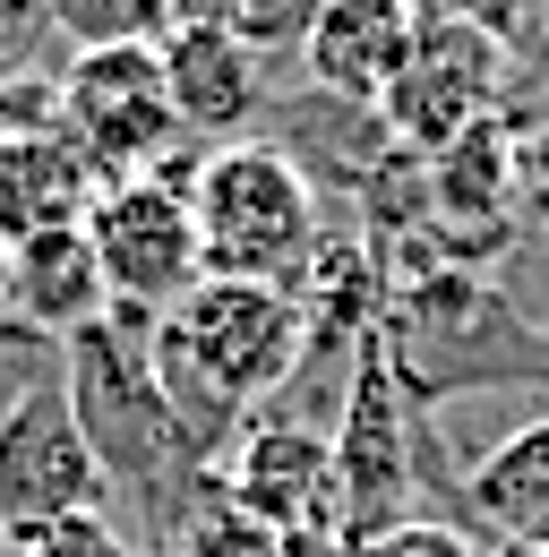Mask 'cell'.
<instances>
[{
    "label": "cell",
    "mask_w": 549,
    "mask_h": 557,
    "mask_svg": "<svg viewBox=\"0 0 549 557\" xmlns=\"http://www.w3.org/2000/svg\"><path fill=\"white\" fill-rule=\"evenodd\" d=\"M44 17L77 52H155L172 35V0H44Z\"/></svg>",
    "instance_id": "obj_16"
},
{
    "label": "cell",
    "mask_w": 549,
    "mask_h": 557,
    "mask_svg": "<svg viewBox=\"0 0 549 557\" xmlns=\"http://www.w3.org/2000/svg\"><path fill=\"white\" fill-rule=\"evenodd\" d=\"M163 86H172V112L190 138H241L267 103V77H258V52H241L232 35L215 26H172L163 44Z\"/></svg>",
    "instance_id": "obj_12"
},
{
    "label": "cell",
    "mask_w": 549,
    "mask_h": 557,
    "mask_svg": "<svg viewBox=\"0 0 549 557\" xmlns=\"http://www.w3.org/2000/svg\"><path fill=\"white\" fill-rule=\"evenodd\" d=\"M95 198H103V181L86 172V154H77L61 129L9 146V154H0V249L44 240V232H77Z\"/></svg>",
    "instance_id": "obj_13"
},
{
    "label": "cell",
    "mask_w": 549,
    "mask_h": 557,
    "mask_svg": "<svg viewBox=\"0 0 549 557\" xmlns=\"http://www.w3.org/2000/svg\"><path fill=\"white\" fill-rule=\"evenodd\" d=\"M0 300H9V326L35 335V344H44V335L69 344V335L103 326V318H112V292H103V267H95L86 223L0 249Z\"/></svg>",
    "instance_id": "obj_11"
},
{
    "label": "cell",
    "mask_w": 549,
    "mask_h": 557,
    "mask_svg": "<svg viewBox=\"0 0 549 557\" xmlns=\"http://www.w3.org/2000/svg\"><path fill=\"white\" fill-rule=\"evenodd\" d=\"M44 129H61V77L0 70V154L26 146V138H44Z\"/></svg>",
    "instance_id": "obj_19"
},
{
    "label": "cell",
    "mask_w": 549,
    "mask_h": 557,
    "mask_svg": "<svg viewBox=\"0 0 549 557\" xmlns=\"http://www.w3.org/2000/svg\"><path fill=\"white\" fill-rule=\"evenodd\" d=\"M335 481H343V549L404 523L412 515V404L387 377L378 326L352 351V395H343V429H335Z\"/></svg>",
    "instance_id": "obj_8"
},
{
    "label": "cell",
    "mask_w": 549,
    "mask_h": 557,
    "mask_svg": "<svg viewBox=\"0 0 549 557\" xmlns=\"http://www.w3.org/2000/svg\"><path fill=\"white\" fill-rule=\"evenodd\" d=\"M61 138L86 154V172L112 181H181L190 189V154H181V112L163 86V52H77L61 70Z\"/></svg>",
    "instance_id": "obj_4"
},
{
    "label": "cell",
    "mask_w": 549,
    "mask_h": 557,
    "mask_svg": "<svg viewBox=\"0 0 549 557\" xmlns=\"http://www.w3.org/2000/svg\"><path fill=\"white\" fill-rule=\"evenodd\" d=\"M327 0H172V26H215L241 52H301Z\"/></svg>",
    "instance_id": "obj_15"
},
{
    "label": "cell",
    "mask_w": 549,
    "mask_h": 557,
    "mask_svg": "<svg viewBox=\"0 0 549 557\" xmlns=\"http://www.w3.org/2000/svg\"><path fill=\"white\" fill-rule=\"evenodd\" d=\"M146 326H155V318H130V309H121V318L69 335L61 344V386H69V404H77V429H86L95 463H103V515L130 506V515L163 523V532L181 541L190 515H198V497L215 488V472L190 463L181 429L163 412V386H155V360H146Z\"/></svg>",
    "instance_id": "obj_1"
},
{
    "label": "cell",
    "mask_w": 549,
    "mask_h": 557,
    "mask_svg": "<svg viewBox=\"0 0 549 557\" xmlns=\"http://www.w3.org/2000/svg\"><path fill=\"white\" fill-rule=\"evenodd\" d=\"M524 283H533V292L549 300V223L533 232V258H524Z\"/></svg>",
    "instance_id": "obj_21"
},
{
    "label": "cell",
    "mask_w": 549,
    "mask_h": 557,
    "mask_svg": "<svg viewBox=\"0 0 549 557\" xmlns=\"http://www.w3.org/2000/svg\"><path fill=\"white\" fill-rule=\"evenodd\" d=\"M378 351H387V377L404 386V404L549 369V351L524 344V318L464 267H420L395 300H378Z\"/></svg>",
    "instance_id": "obj_3"
},
{
    "label": "cell",
    "mask_w": 549,
    "mask_h": 557,
    "mask_svg": "<svg viewBox=\"0 0 549 557\" xmlns=\"http://www.w3.org/2000/svg\"><path fill=\"white\" fill-rule=\"evenodd\" d=\"M190 214H198L206 275H223V283L301 292V275H309L318 249H327L318 189H309V172H301L292 146L232 138V146H215V154H198V172H190Z\"/></svg>",
    "instance_id": "obj_2"
},
{
    "label": "cell",
    "mask_w": 549,
    "mask_h": 557,
    "mask_svg": "<svg viewBox=\"0 0 549 557\" xmlns=\"http://www.w3.org/2000/svg\"><path fill=\"white\" fill-rule=\"evenodd\" d=\"M172 557H309V549H292V541H283V532H267L258 515H241L223 488H206Z\"/></svg>",
    "instance_id": "obj_17"
},
{
    "label": "cell",
    "mask_w": 549,
    "mask_h": 557,
    "mask_svg": "<svg viewBox=\"0 0 549 557\" xmlns=\"http://www.w3.org/2000/svg\"><path fill=\"white\" fill-rule=\"evenodd\" d=\"M69 515H103V463L77 429L61 377L17 386V404L0 420V532L26 549L35 532H52Z\"/></svg>",
    "instance_id": "obj_6"
},
{
    "label": "cell",
    "mask_w": 549,
    "mask_h": 557,
    "mask_svg": "<svg viewBox=\"0 0 549 557\" xmlns=\"http://www.w3.org/2000/svg\"><path fill=\"white\" fill-rule=\"evenodd\" d=\"M498 77H507V44L498 35H480V26H420V52L395 77V95L378 103V121H387V138L404 154H447V146H464L489 121Z\"/></svg>",
    "instance_id": "obj_9"
},
{
    "label": "cell",
    "mask_w": 549,
    "mask_h": 557,
    "mask_svg": "<svg viewBox=\"0 0 549 557\" xmlns=\"http://www.w3.org/2000/svg\"><path fill=\"white\" fill-rule=\"evenodd\" d=\"M9 404H17V395H9V386H0V420H9Z\"/></svg>",
    "instance_id": "obj_22"
},
{
    "label": "cell",
    "mask_w": 549,
    "mask_h": 557,
    "mask_svg": "<svg viewBox=\"0 0 549 557\" xmlns=\"http://www.w3.org/2000/svg\"><path fill=\"white\" fill-rule=\"evenodd\" d=\"M464 497L489 541H507L515 557H549V420H524L507 446H489Z\"/></svg>",
    "instance_id": "obj_14"
},
{
    "label": "cell",
    "mask_w": 549,
    "mask_h": 557,
    "mask_svg": "<svg viewBox=\"0 0 549 557\" xmlns=\"http://www.w3.org/2000/svg\"><path fill=\"white\" fill-rule=\"evenodd\" d=\"M343 557H489V549H480L464 523H447V515H404V523H387V532L352 541Z\"/></svg>",
    "instance_id": "obj_18"
},
{
    "label": "cell",
    "mask_w": 549,
    "mask_h": 557,
    "mask_svg": "<svg viewBox=\"0 0 549 557\" xmlns=\"http://www.w3.org/2000/svg\"><path fill=\"white\" fill-rule=\"evenodd\" d=\"M86 240H95L112 309H130V318H163L206 283L198 214H190L181 181H112L86 207Z\"/></svg>",
    "instance_id": "obj_5"
},
{
    "label": "cell",
    "mask_w": 549,
    "mask_h": 557,
    "mask_svg": "<svg viewBox=\"0 0 549 557\" xmlns=\"http://www.w3.org/2000/svg\"><path fill=\"white\" fill-rule=\"evenodd\" d=\"M412 52H420V17L404 0H327L309 44H301V70L318 77L335 103L378 112L395 95V77L412 70Z\"/></svg>",
    "instance_id": "obj_10"
},
{
    "label": "cell",
    "mask_w": 549,
    "mask_h": 557,
    "mask_svg": "<svg viewBox=\"0 0 549 557\" xmlns=\"http://www.w3.org/2000/svg\"><path fill=\"white\" fill-rule=\"evenodd\" d=\"M215 488L283 532L292 549H343V481H335V437H318L309 420H249L241 446L223 455Z\"/></svg>",
    "instance_id": "obj_7"
},
{
    "label": "cell",
    "mask_w": 549,
    "mask_h": 557,
    "mask_svg": "<svg viewBox=\"0 0 549 557\" xmlns=\"http://www.w3.org/2000/svg\"><path fill=\"white\" fill-rule=\"evenodd\" d=\"M17 557H146V549H137L112 515H69V523H52V532H35Z\"/></svg>",
    "instance_id": "obj_20"
}]
</instances>
